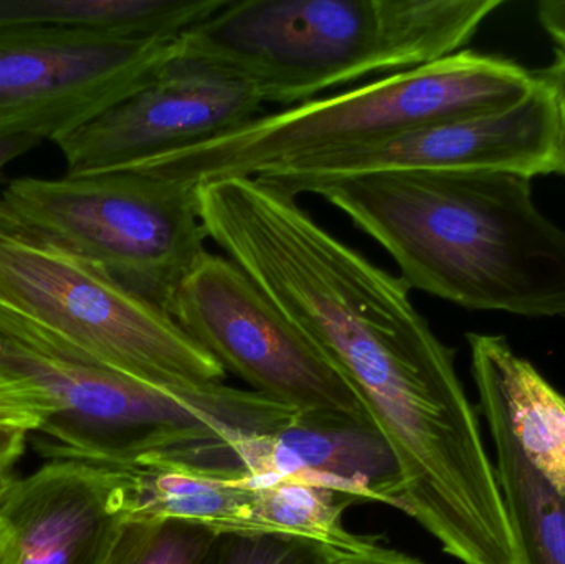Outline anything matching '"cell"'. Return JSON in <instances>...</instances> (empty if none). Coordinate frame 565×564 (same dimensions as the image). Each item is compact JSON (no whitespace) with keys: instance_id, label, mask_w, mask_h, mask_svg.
Instances as JSON below:
<instances>
[{"instance_id":"cell-24","label":"cell","mask_w":565,"mask_h":564,"mask_svg":"<svg viewBox=\"0 0 565 564\" xmlns=\"http://www.w3.org/2000/svg\"><path fill=\"white\" fill-rule=\"evenodd\" d=\"M40 142L42 139L33 138V136H0V178H2L3 169L10 162L35 149Z\"/></svg>"},{"instance_id":"cell-17","label":"cell","mask_w":565,"mask_h":564,"mask_svg":"<svg viewBox=\"0 0 565 564\" xmlns=\"http://www.w3.org/2000/svg\"><path fill=\"white\" fill-rule=\"evenodd\" d=\"M218 533L185 520H129L109 564H204Z\"/></svg>"},{"instance_id":"cell-23","label":"cell","mask_w":565,"mask_h":564,"mask_svg":"<svg viewBox=\"0 0 565 564\" xmlns=\"http://www.w3.org/2000/svg\"><path fill=\"white\" fill-rule=\"evenodd\" d=\"M30 433L20 427L0 426V469H13L25 453Z\"/></svg>"},{"instance_id":"cell-2","label":"cell","mask_w":565,"mask_h":564,"mask_svg":"<svg viewBox=\"0 0 565 564\" xmlns=\"http://www.w3.org/2000/svg\"><path fill=\"white\" fill-rule=\"evenodd\" d=\"M503 0H228L181 36V58L281 108L461 52Z\"/></svg>"},{"instance_id":"cell-8","label":"cell","mask_w":565,"mask_h":564,"mask_svg":"<svg viewBox=\"0 0 565 564\" xmlns=\"http://www.w3.org/2000/svg\"><path fill=\"white\" fill-rule=\"evenodd\" d=\"M181 58L179 39L0 26V136L56 142Z\"/></svg>"},{"instance_id":"cell-7","label":"cell","mask_w":565,"mask_h":564,"mask_svg":"<svg viewBox=\"0 0 565 564\" xmlns=\"http://www.w3.org/2000/svg\"><path fill=\"white\" fill-rule=\"evenodd\" d=\"M168 313L225 371L291 413L371 419L338 368L231 258L207 252Z\"/></svg>"},{"instance_id":"cell-18","label":"cell","mask_w":565,"mask_h":564,"mask_svg":"<svg viewBox=\"0 0 565 564\" xmlns=\"http://www.w3.org/2000/svg\"><path fill=\"white\" fill-rule=\"evenodd\" d=\"M349 553L277 533L221 532L204 564H335Z\"/></svg>"},{"instance_id":"cell-3","label":"cell","mask_w":565,"mask_h":564,"mask_svg":"<svg viewBox=\"0 0 565 564\" xmlns=\"http://www.w3.org/2000/svg\"><path fill=\"white\" fill-rule=\"evenodd\" d=\"M0 370L52 401L55 413L29 437L46 462L118 469L198 443L270 433L292 414L252 390L154 386L79 360L2 297Z\"/></svg>"},{"instance_id":"cell-12","label":"cell","mask_w":565,"mask_h":564,"mask_svg":"<svg viewBox=\"0 0 565 564\" xmlns=\"http://www.w3.org/2000/svg\"><path fill=\"white\" fill-rule=\"evenodd\" d=\"M15 564H109L129 522L118 470L72 460L45 462L0 507Z\"/></svg>"},{"instance_id":"cell-11","label":"cell","mask_w":565,"mask_h":564,"mask_svg":"<svg viewBox=\"0 0 565 564\" xmlns=\"http://www.w3.org/2000/svg\"><path fill=\"white\" fill-rule=\"evenodd\" d=\"M164 466L225 480L302 479L397 509L401 467L371 419L295 413L270 433L221 437L175 450Z\"/></svg>"},{"instance_id":"cell-13","label":"cell","mask_w":565,"mask_h":564,"mask_svg":"<svg viewBox=\"0 0 565 564\" xmlns=\"http://www.w3.org/2000/svg\"><path fill=\"white\" fill-rule=\"evenodd\" d=\"M480 409L490 426L494 469L520 564H565V497L524 453L507 397L490 364L471 351Z\"/></svg>"},{"instance_id":"cell-6","label":"cell","mask_w":565,"mask_h":564,"mask_svg":"<svg viewBox=\"0 0 565 564\" xmlns=\"http://www.w3.org/2000/svg\"><path fill=\"white\" fill-rule=\"evenodd\" d=\"M0 217L98 265L164 311L207 254L195 188L126 169L12 179L0 191Z\"/></svg>"},{"instance_id":"cell-25","label":"cell","mask_w":565,"mask_h":564,"mask_svg":"<svg viewBox=\"0 0 565 564\" xmlns=\"http://www.w3.org/2000/svg\"><path fill=\"white\" fill-rule=\"evenodd\" d=\"M0 564H15V542L2 519H0Z\"/></svg>"},{"instance_id":"cell-9","label":"cell","mask_w":565,"mask_h":564,"mask_svg":"<svg viewBox=\"0 0 565 564\" xmlns=\"http://www.w3.org/2000/svg\"><path fill=\"white\" fill-rule=\"evenodd\" d=\"M540 76L518 105L420 126L335 151L305 156L257 175L291 198L312 194L335 179L388 171L510 172L524 178L557 174L561 113L553 86Z\"/></svg>"},{"instance_id":"cell-21","label":"cell","mask_w":565,"mask_h":564,"mask_svg":"<svg viewBox=\"0 0 565 564\" xmlns=\"http://www.w3.org/2000/svg\"><path fill=\"white\" fill-rule=\"evenodd\" d=\"M335 564H427L414 556L405 555V553L395 552V550L384 549V546L374 543L371 549L364 552L349 553L341 556Z\"/></svg>"},{"instance_id":"cell-26","label":"cell","mask_w":565,"mask_h":564,"mask_svg":"<svg viewBox=\"0 0 565 564\" xmlns=\"http://www.w3.org/2000/svg\"><path fill=\"white\" fill-rule=\"evenodd\" d=\"M17 477L13 476L12 469H0V507L6 502L12 487L15 486Z\"/></svg>"},{"instance_id":"cell-5","label":"cell","mask_w":565,"mask_h":564,"mask_svg":"<svg viewBox=\"0 0 565 564\" xmlns=\"http://www.w3.org/2000/svg\"><path fill=\"white\" fill-rule=\"evenodd\" d=\"M0 297L66 353L132 380L199 390L227 376L168 311L98 265L3 217Z\"/></svg>"},{"instance_id":"cell-1","label":"cell","mask_w":565,"mask_h":564,"mask_svg":"<svg viewBox=\"0 0 565 564\" xmlns=\"http://www.w3.org/2000/svg\"><path fill=\"white\" fill-rule=\"evenodd\" d=\"M374 238L408 287L470 310L565 317V232L510 172L388 171L315 189Z\"/></svg>"},{"instance_id":"cell-19","label":"cell","mask_w":565,"mask_h":564,"mask_svg":"<svg viewBox=\"0 0 565 564\" xmlns=\"http://www.w3.org/2000/svg\"><path fill=\"white\" fill-rule=\"evenodd\" d=\"M53 413L52 401L40 387L0 370V426L33 434Z\"/></svg>"},{"instance_id":"cell-15","label":"cell","mask_w":565,"mask_h":564,"mask_svg":"<svg viewBox=\"0 0 565 564\" xmlns=\"http://www.w3.org/2000/svg\"><path fill=\"white\" fill-rule=\"evenodd\" d=\"M470 351L480 354L500 381L514 433L531 462L565 497V396L504 337L467 334Z\"/></svg>"},{"instance_id":"cell-20","label":"cell","mask_w":565,"mask_h":564,"mask_svg":"<svg viewBox=\"0 0 565 564\" xmlns=\"http://www.w3.org/2000/svg\"><path fill=\"white\" fill-rule=\"evenodd\" d=\"M540 75L553 86L559 102L561 135H559V159H557V174L565 175V52L557 50L556 58L540 72Z\"/></svg>"},{"instance_id":"cell-10","label":"cell","mask_w":565,"mask_h":564,"mask_svg":"<svg viewBox=\"0 0 565 564\" xmlns=\"http://www.w3.org/2000/svg\"><path fill=\"white\" fill-rule=\"evenodd\" d=\"M250 85L194 60L169 63L145 88L55 142L66 175L115 171L234 131L262 115Z\"/></svg>"},{"instance_id":"cell-14","label":"cell","mask_w":565,"mask_h":564,"mask_svg":"<svg viewBox=\"0 0 565 564\" xmlns=\"http://www.w3.org/2000/svg\"><path fill=\"white\" fill-rule=\"evenodd\" d=\"M228 0H0V26L82 30L126 39H179Z\"/></svg>"},{"instance_id":"cell-4","label":"cell","mask_w":565,"mask_h":564,"mask_svg":"<svg viewBox=\"0 0 565 564\" xmlns=\"http://www.w3.org/2000/svg\"><path fill=\"white\" fill-rule=\"evenodd\" d=\"M537 82V73L511 60L461 50L417 68L260 115L217 138L121 169L192 188L215 179L257 178L305 156L503 111L523 102Z\"/></svg>"},{"instance_id":"cell-22","label":"cell","mask_w":565,"mask_h":564,"mask_svg":"<svg viewBox=\"0 0 565 564\" xmlns=\"http://www.w3.org/2000/svg\"><path fill=\"white\" fill-rule=\"evenodd\" d=\"M537 19L551 39L565 52V0H544L537 6Z\"/></svg>"},{"instance_id":"cell-16","label":"cell","mask_w":565,"mask_h":564,"mask_svg":"<svg viewBox=\"0 0 565 564\" xmlns=\"http://www.w3.org/2000/svg\"><path fill=\"white\" fill-rule=\"evenodd\" d=\"M250 482H254L248 520L250 533L315 540L342 553L364 552L377 543L344 529L345 510L361 503L349 493L302 479Z\"/></svg>"}]
</instances>
